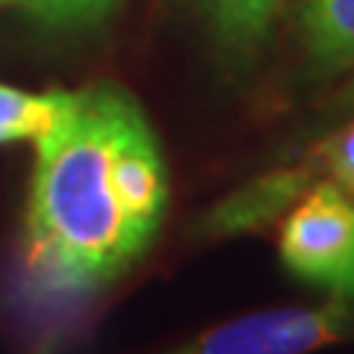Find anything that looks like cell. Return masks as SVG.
Masks as SVG:
<instances>
[{"label":"cell","mask_w":354,"mask_h":354,"mask_svg":"<svg viewBox=\"0 0 354 354\" xmlns=\"http://www.w3.org/2000/svg\"><path fill=\"white\" fill-rule=\"evenodd\" d=\"M342 301L322 307H274L234 319L169 354H307L346 337Z\"/></svg>","instance_id":"cell-3"},{"label":"cell","mask_w":354,"mask_h":354,"mask_svg":"<svg viewBox=\"0 0 354 354\" xmlns=\"http://www.w3.org/2000/svg\"><path fill=\"white\" fill-rule=\"evenodd\" d=\"M301 36L322 71L348 68L354 62V0H304Z\"/></svg>","instance_id":"cell-6"},{"label":"cell","mask_w":354,"mask_h":354,"mask_svg":"<svg viewBox=\"0 0 354 354\" xmlns=\"http://www.w3.org/2000/svg\"><path fill=\"white\" fill-rule=\"evenodd\" d=\"M322 169V160L319 153L310 157V162L298 165V169H286V171H274L263 180L251 183L248 189H242L236 198H230L216 213V227L221 230H242V227H251L257 221L272 218L274 213L298 198L304 192V186L313 180V174Z\"/></svg>","instance_id":"cell-5"},{"label":"cell","mask_w":354,"mask_h":354,"mask_svg":"<svg viewBox=\"0 0 354 354\" xmlns=\"http://www.w3.org/2000/svg\"><path fill=\"white\" fill-rule=\"evenodd\" d=\"M74 104V92H24L0 83V145L41 136L59 124Z\"/></svg>","instance_id":"cell-7"},{"label":"cell","mask_w":354,"mask_h":354,"mask_svg":"<svg viewBox=\"0 0 354 354\" xmlns=\"http://www.w3.org/2000/svg\"><path fill=\"white\" fill-rule=\"evenodd\" d=\"M0 6H21V0H0Z\"/></svg>","instance_id":"cell-10"},{"label":"cell","mask_w":354,"mask_h":354,"mask_svg":"<svg viewBox=\"0 0 354 354\" xmlns=\"http://www.w3.org/2000/svg\"><path fill=\"white\" fill-rule=\"evenodd\" d=\"M121 0H21V9L48 30L77 32L97 27Z\"/></svg>","instance_id":"cell-8"},{"label":"cell","mask_w":354,"mask_h":354,"mask_svg":"<svg viewBox=\"0 0 354 354\" xmlns=\"http://www.w3.org/2000/svg\"><path fill=\"white\" fill-rule=\"evenodd\" d=\"M316 153L322 160V169L330 171L339 189L354 195V124L339 130L337 136H330Z\"/></svg>","instance_id":"cell-9"},{"label":"cell","mask_w":354,"mask_h":354,"mask_svg":"<svg viewBox=\"0 0 354 354\" xmlns=\"http://www.w3.org/2000/svg\"><path fill=\"white\" fill-rule=\"evenodd\" d=\"M281 260L295 278L354 298V204L337 183H319L286 216Z\"/></svg>","instance_id":"cell-2"},{"label":"cell","mask_w":354,"mask_h":354,"mask_svg":"<svg viewBox=\"0 0 354 354\" xmlns=\"http://www.w3.org/2000/svg\"><path fill=\"white\" fill-rule=\"evenodd\" d=\"M218 50L234 62L251 59L266 41L281 0H198Z\"/></svg>","instance_id":"cell-4"},{"label":"cell","mask_w":354,"mask_h":354,"mask_svg":"<svg viewBox=\"0 0 354 354\" xmlns=\"http://www.w3.org/2000/svg\"><path fill=\"white\" fill-rule=\"evenodd\" d=\"M130 101L109 83L74 92L65 118L36 142L24 263L50 295L104 290L148 248L113 177V142Z\"/></svg>","instance_id":"cell-1"}]
</instances>
